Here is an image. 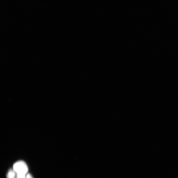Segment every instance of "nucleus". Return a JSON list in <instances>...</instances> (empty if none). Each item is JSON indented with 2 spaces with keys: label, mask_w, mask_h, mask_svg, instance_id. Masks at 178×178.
<instances>
[{
  "label": "nucleus",
  "mask_w": 178,
  "mask_h": 178,
  "mask_svg": "<svg viewBox=\"0 0 178 178\" xmlns=\"http://www.w3.org/2000/svg\"><path fill=\"white\" fill-rule=\"evenodd\" d=\"M13 170L17 174L26 175L28 172V168L25 163L20 161L16 162L14 165Z\"/></svg>",
  "instance_id": "1"
},
{
  "label": "nucleus",
  "mask_w": 178,
  "mask_h": 178,
  "mask_svg": "<svg viewBox=\"0 0 178 178\" xmlns=\"http://www.w3.org/2000/svg\"><path fill=\"white\" fill-rule=\"evenodd\" d=\"M16 173L14 170L10 169L7 175V178H15L16 177Z\"/></svg>",
  "instance_id": "2"
},
{
  "label": "nucleus",
  "mask_w": 178,
  "mask_h": 178,
  "mask_svg": "<svg viewBox=\"0 0 178 178\" xmlns=\"http://www.w3.org/2000/svg\"><path fill=\"white\" fill-rule=\"evenodd\" d=\"M16 176V178H26L25 175V174H17Z\"/></svg>",
  "instance_id": "3"
},
{
  "label": "nucleus",
  "mask_w": 178,
  "mask_h": 178,
  "mask_svg": "<svg viewBox=\"0 0 178 178\" xmlns=\"http://www.w3.org/2000/svg\"><path fill=\"white\" fill-rule=\"evenodd\" d=\"M26 178H33V177L30 174H28L26 176Z\"/></svg>",
  "instance_id": "4"
}]
</instances>
